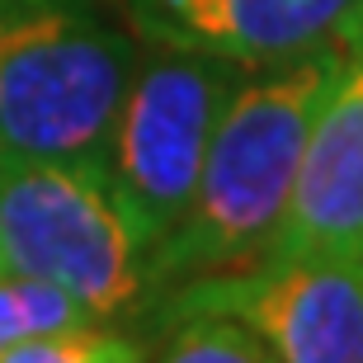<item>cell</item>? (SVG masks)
<instances>
[{
  "label": "cell",
  "instance_id": "obj_11",
  "mask_svg": "<svg viewBox=\"0 0 363 363\" xmlns=\"http://www.w3.org/2000/svg\"><path fill=\"white\" fill-rule=\"evenodd\" d=\"M0 269H5V264H0Z\"/></svg>",
  "mask_w": 363,
  "mask_h": 363
},
{
  "label": "cell",
  "instance_id": "obj_6",
  "mask_svg": "<svg viewBox=\"0 0 363 363\" xmlns=\"http://www.w3.org/2000/svg\"><path fill=\"white\" fill-rule=\"evenodd\" d=\"M363 259V10L350 52L311 118L293 199L259 259Z\"/></svg>",
  "mask_w": 363,
  "mask_h": 363
},
{
  "label": "cell",
  "instance_id": "obj_9",
  "mask_svg": "<svg viewBox=\"0 0 363 363\" xmlns=\"http://www.w3.org/2000/svg\"><path fill=\"white\" fill-rule=\"evenodd\" d=\"M90 316L94 311L81 307L71 293H62L57 283L0 269V363H5V354L14 345H24L33 335H48V330H62V325L90 321Z\"/></svg>",
  "mask_w": 363,
  "mask_h": 363
},
{
  "label": "cell",
  "instance_id": "obj_1",
  "mask_svg": "<svg viewBox=\"0 0 363 363\" xmlns=\"http://www.w3.org/2000/svg\"><path fill=\"white\" fill-rule=\"evenodd\" d=\"M354 28V24H350ZM350 33L311 52L245 67L213 128L184 217L151 245V297L203 274L255 264L293 199L311 118L335 85Z\"/></svg>",
  "mask_w": 363,
  "mask_h": 363
},
{
  "label": "cell",
  "instance_id": "obj_5",
  "mask_svg": "<svg viewBox=\"0 0 363 363\" xmlns=\"http://www.w3.org/2000/svg\"><path fill=\"white\" fill-rule=\"evenodd\" d=\"M222 311L264 345L269 363H363V259H255L175 283L133 321Z\"/></svg>",
  "mask_w": 363,
  "mask_h": 363
},
{
  "label": "cell",
  "instance_id": "obj_2",
  "mask_svg": "<svg viewBox=\"0 0 363 363\" xmlns=\"http://www.w3.org/2000/svg\"><path fill=\"white\" fill-rule=\"evenodd\" d=\"M137 48L118 0H0V156L99 161Z\"/></svg>",
  "mask_w": 363,
  "mask_h": 363
},
{
  "label": "cell",
  "instance_id": "obj_10",
  "mask_svg": "<svg viewBox=\"0 0 363 363\" xmlns=\"http://www.w3.org/2000/svg\"><path fill=\"white\" fill-rule=\"evenodd\" d=\"M137 359H151L147 340L128 321H99V316L33 335L5 354V363H137Z\"/></svg>",
  "mask_w": 363,
  "mask_h": 363
},
{
  "label": "cell",
  "instance_id": "obj_3",
  "mask_svg": "<svg viewBox=\"0 0 363 363\" xmlns=\"http://www.w3.org/2000/svg\"><path fill=\"white\" fill-rule=\"evenodd\" d=\"M151 241L99 161L0 156V264L57 283L104 321L151 302Z\"/></svg>",
  "mask_w": 363,
  "mask_h": 363
},
{
  "label": "cell",
  "instance_id": "obj_7",
  "mask_svg": "<svg viewBox=\"0 0 363 363\" xmlns=\"http://www.w3.org/2000/svg\"><path fill=\"white\" fill-rule=\"evenodd\" d=\"M137 38L179 43L236 67L283 62L335 43L363 0H118Z\"/></svg>",
  "mask_w": 363,
  "mask_h": 363
},
{
  "label": "cell",
  "instance_id": "obj_8",
  "mask_svg": "<svg viewBox=\"0 0 363 363\" xmlns=\"http://www.w3.org/2000/svg\"><path fill=\"white\" fill-rule=\"evenodd\" d=\"M137 335L147 340L151 359H170V363H269L264 345L222 311L156 316V321L137 325Z\"/></svg>",
  "mask_w": 363,
  "mask_h": 363
},
{
  "label": "cell",
  "instance_id": "obj_4",
  "mask_svg": "<svg viewBox=\"0 0 363 363\" xmlns=\"http://www.w3.org/2000/svg\"><path fill=\"white\" fill-rule=\"evenodd\" d=\"M241 71L245 67L227 57L179 43L142 38L137 48L99 165L151 245L184 217L213 128Z\"/></svg>",
  "mask_w": 363,
  "mask_h": 363
}]
</instances>
